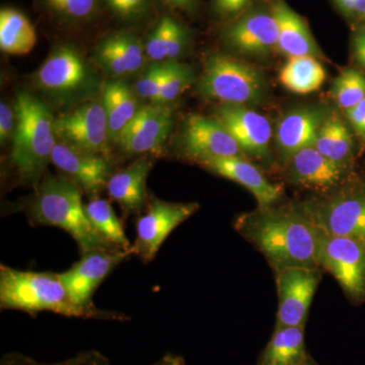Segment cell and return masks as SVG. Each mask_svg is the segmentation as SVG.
<instances>
[{"label": "cell", "instance_id": "cell-7", "mask_svg": "<svg viewBox=\"0 0 365 365\" xmlns=\"http://www.w3.org/2000/svg\"><path fill=\"white\" fill-rule=\"evenodd\" d=\"M199 208L200 206L195 202H169L162 199H151L137 217L132 255L138 257L143 263L155 260L169 235L195 215Z\"/></svg>", "mask_w": 365, "mask_h": 365}, {"label": "cell", "instance_id": "cell-46", "mask_svg": "<svg viewBox=\"0 0 365 365\" xmlns=\"http://www.w3.org/2000/svg\"><path fill=\"white\" fill-rule=\"evenodd\" d=\"M304 365H318L314 362V360L313 359H311V357H307V359L306 360V362H304Z\"/></svg>", "mask_w": 365, "mask_h": 365}, {"label": "cell", "instance_id": "cell-18", "mask_svg": "<svg viewBox=\"0 0 365 365\" xmlns=\"http://www.w3.org/2000/svg\"><path fill=\"white\" fill-rule=\"evenodd\" d=\"M198 163L203 169L249 190L260 209L273 207L284 195L281 185L269 181L258 168L242 157L209 158Z\"/></svg>", "mask_w": 365, "mask_h": 365}, {"label": "cell", "instance_id": "cell-24", "mask_svg": "<svg viewBox=\"0 0 365 365\" xmlns=\"http://www.w3.org/2000/svg\"><path fill=\"white\" fill-rule=\"evenodd\" d=\"M137 93L122 81H110L103 88L102 103L109 125L110 139L118 140L140 108Z\"/></svg>", "mask_w": 365, "mask_h": 365}, {"label": "cell", "instance_id": "cell-21", "mask_svg": "<svg viewBox=\"0 0 365 365\" xmlns=\"http://www.w3.org/2000/svg\"><path fill=\"white\" fill-rule=\"evenodd\" d=\"M289 160L292 180L307 188H333L344 175L345 168L322 155L314 146L299 151Z\"/></svg>", "mask_w": 365, "mask_h": 365}, {"label": "cell", "instance_id": "cell-17", "mask_svg": "<svg viewBox=\"0 0 365 365\" xmlns=\"http://www.w3.org/2000/svg\"><path fill=\"white\" fill-rule=\"evenodd\" d=\"M277 21L272 13L254 11L225 31V41L235 51L249 57H266L277 49Z\"/></svg>", "mask_w": 365, "mask_h": 365}, {"label": "cell", "instance_id": "cell-6", "mask_svg": "<svg viewBox=\"0 0 365 365\" xmlns=\"http://www.w3.org/2000/svg\"><path fill=\"white\" fill-rule=\"evenodd\" d=\"M130 256L132 252L123 250L90 252L81 255V260L64 272L59 273L74 306L88 312L95 319L126 321L125 314L98 309L93 304V297L106 278Z\"/></svg>", "mask_w": 365, "mask_h": 365}, {"label": "cell", "instance_id": "cell-10", "mask_svg": "<svg viewBox=\"0 0 365 365\" xmlns=\"http://www.w3.org/2000/svg\"><path fill=\"white\" fill-rule=\"evenodd\" d=\"M60 141L86 153L109 158V125L102 101H90L54 121Z\"/></svg>", "mask_w": 365, "mask_h": 365}, {"label": "cell", "instance_id": "cell-44", "mask_svg": "<svg viewBox=\"0 0 365 365\" xmlns=\"http://www.w3.org/2000/svg\"><path fill=\"white\" fill-rule=\"evenodd\" d=\"M354 1L355 0H336L338 6L347 14H354Z\"/></svg>", "mask_w": 365, "mask_h": 365}, {"label": "cell", "instance_id": "cell-38", "mask_svg": "<svg viewBox=\"0 0 365 365\" xmlns=\"http://www.w3.org/2000/svg\"><path fill=\"white\" fill-rule=\"evenodd\" d=\"M345 113L357 135L365 140V98Z\"/></svg>", "mask_w": 365, "mask_h": 365}, {"label": "cell", "instance_id": "cell-20", "mask_svg": "<svg viewBox=\"0 0 365 365\" xmlns=\"http://www.w3.org/2000/svg\"><path fill=\"white\" fill-rule=\"evenodd\" d=\"M274 18L277 21V49L288 58L294 56L322 57L318 45L312 36L311 31L304 19L295 13L283 0L273 4Z\"/></svg>", "mask_w": 365, "mask_h": 365}, {"label": "cell", "instance_id": "cell-15", "mask_svg": "<svg viewBox=\"0 0 365 365\" xmlns=\"http://www.w3.org/2000/svg\"><path fill=\"white\" fill-rule=\"evenodd\" d=\"M213 117L234 137L242 153L264 160L270 153L272 127L260 113L241 105H218Z\"/></svg>", "mask_w": 365, "mask_h": 365}, {"label": "cell", "instance_id": "cell-19", "mask_svg": "<svg viewBox=\"0 0 365 365\" xmlns=\"http://www.w3.org/2000/svg\"><path fill=\"white\" fill-rule=\"evenodd\" d=\"M153 165L150 157L137 158L125 169L113 173L108 181L106 190L120 206L124 217L140 213L145 208L148 202L146 182Z\"/></svg>", "mask_w": 365, "mask_h": 365}, {"label": "cell", "instance_id": "cell-45", "mask_svg": "<svg viewBox=\"0 0 365 365\" xmlns=\"http://www.w3.org/2000/svg\"><path fill=\"white\" fill-rule=\"evenodd\" d=\"M354 14L365 23V0H355Z\"/></svg>", "mask_w": 365, "mask_h": 365}, {"label": "cell", "instance_id": "cell-37", "mask_svg": "<svg viewBox=\"0 0 365 365\" xmlns=\"http://www.w3.org/2000/svg\"><path fill=\"white\" fill-rule=\"evenodd\" d=\"M16 127V110L11 109L6 102L0 104V141L6 143L14 137Z\"/></svg>", "mask_w": 365, "mask_h": 365}, {"label": "cell", "instance_id": "cell-35", "mask_svg": "<svg viewBox=\"0 0 365 365\" xmlns=\"http://www.w3.org/2000/svg\"><path fill=\"white\" fill-rule=\"evenodd\" d=\"M153 0H105L108 9L118 19L135 21L144 18L151 7Z\"/></svg>", "mask_w": 365, "mask_h": 365}, {"label": "cell", "instance_id": "cell-3", "mask_svg": "<svg viewBox=\"0 0 365 365\" xmlns=\"http://www.w3.org/2000/svg\"><path fill=\"white\" fill-rule=\"evenodd\" d=\"M14 110L16 127L9 162L19 181L38 184L58 143L55 119L42 101L26 91H19Z\"/></svg>", "mask_w": 365, "mask_h": 365}, {"label": "cell", "instance_id": "cell-11", "mask_svg": "<svg viewBox=\"0 0 365 365\" xmlns=\"http://www.w3.org/2000/svg\"><path fill=\"white\" fill-rule=\"evenodd\" d=\"M307 210L319 232L349 237L365 246V185L345 190L322 205Z\"/></svg>", "mask_w": 365, "mask_h": 365}, {"label": "cell", "instance_id": "cell-25", "mask_svg": "<svg viewBox=\"0 0 365 365\" xmlns=\"http://www.w3.org/2000/svg\"><path fill=\"white\" fill-rule=\"evenodd\" d=\"M309 357L304 344V326L275 328L258 365H294Z\"/></svg>", "mask_w": 365, "mask_h": 365}, {"label": "cell", "instance_id": "cell-30", "mask_svg": "<svg viewBox=\"0 0 365 365\" xmlns=\"http://www.w3.org/2000/svg\"><path fill=\"white\" fill-rule=\"evenodd\" d=\"M333 97L341 109L347 111L365 98V76L354 68H348L335 79Z\"/></svg>", "mask_w": 365, "mask_h": 365}, {"label": "cell", "instance_id": "cell-42", "mask_svg": "<svg viewBox=\"0 0 365 365\" xmlns=\"http://www.w3.org/2000/svg\"><path fill=\"white\" fill-rule=\"evenodd\" d=\"M109 365H112L110 362ZM150 365H187L186 361L182 357L179 355L173 354V353H168V354L163 355L157 361L153 362Z\"/></svg>", "mask_w": 365, "mask_h": 365}, {"label": "cell", "instance_id": "cell-33", "mask_svg": "<svg viewBox=\"0 0 365 365\" xmlns=\"http://www.w3.org/2000/svg\"><path fill=\"white\" fill-rule=\"evenodd\" d=\"M110 37L123 57L130 74L140 71L145 62L144 45L135 34L129 31L109 33Z\"/></svg>", "mask_w": 365, "mask_h": 365}, {"label": "cell", "instance_id": "cell-26", "mask_svg": "<svg viewBox=\"0 0 365 365\" xmlns=\"http://www.w3.org/2000/svg\"><path fill=\"white\" fill-rule=\"evenodd\" d=\"M37 44L35 26L25 14L14 7L0 11V49L13 55L30 53Z\"/></svg>", "mask_w": 365, "mask_h": 365}, {"label": "cell", "instance_id": "cell-31", "mask_svg": "<svg viewBox=\"0 0 365 365\" xmlns=\"http://www.w3.org/2000/svg\"><path fill=\"white\" fill-rule=\"evenodd\" d=\"M50 11L66 23H86L96 16L98 0H40Z\"/></svg>", "mask_w": 365, "mask_h": 365}, {"label": "cell", "instance_id": "cell-5", "mask_svg": "<svg viewBox=\"0 0 365 365\" xmlns=\"http://www.w3.org/2000/svg\"><path fill=\"white\" fill-rule=\"evenodd\" d=\"M265 90V78L257 67L220 54L206 60L198 85L202 97L220 105L253 104Z\"/></svg>", "mask_w": 365, "mask_h": 365}, {"label": "cell", "instance_id": "cell-39", "mask_svg": "<svg viewBox=\"0 0 365 365\" xmlns=\"http://www.w3.org/2000/svg\"><path fill=\"white\" fill-rule=\"evenodd\" d=\"M251 0H212L216 13L222 16H234L242 11Z\"/></svg>", "mask_w": 365, "mask_h": 365}, {"label": "cell", "instance_id": "cell-4", "mask_svg": "<svg viewBox=\"0 0 365 365\" xmlns=\"http://www.w3.org/2000/svg\"><path fill=\"white\" fill-rule=\"evenodd\" d=\"M0 309L20 311L35 318L43 312L66 318L95 319L74 306L59 273L19 270L0 265Z\"/></svg>", "mask_w": 365, "mask_h": 365}, {"label": "cell", "instance_id": "cell-40", "mask_svg": "<svg viewBox=\"0 0 365 365\" xmlns=\"http://www.w3.org/2000/svg\"><path fill=\"white\" fill-rule=\"evenodd\" d=\"M353 53L357 63L365 69V32L357 34L353 40Z\"/></svg>", "mask_w": 365, "mask_h": 365}, {"label": "cell", "instance_id": "cell-36", "mask_svg": "<svg viewBox=\"0 0 365 365\" xmlns=\"http://www.w3.org/2000/svg\"><path fill=\"white\" fill-rule=\"evenodd\" d=\"M83 352L85 351L78 352L74 356L54 364H43L21 353L11 352L1 357L0 365H78L83 359Z\"/></svg>", "mask_w": 365, "mask_h": 365}, {"label": "cell", "instance_id": "cell-43", "mask_svg": "<svg viewBox=\"0 0 365 365\" xmlns=\"http://www.w3.org/2000/svg\"><path fill=\"white\" fill-rule=\"evenodd\" d=\"M163 1L176 9L191 11L195 6L197 0H163Z\"/></svg>", "mask_w": 365, "mask_h": 365}, {"label": "cell", "instance_id": "cell-14", "mask_svg": "<svg viewBox=\"0 0 365 365\" xmlns=\"http://www.w3.org/2000/svg\"><path fill=\"white\" fill-rule=\"evenodd\" d=\"M173 116V110L167 105L155 103L141 107L120 134V148L128 155L160 153L172 130Z\"/></svg>", "mask_w": 365, "mask_h": 365}, {"label": "cell", "instance_id": "cell-1", "mask_svg": "<svg viewBox=\"0 0 365 365\" xmlns=\"http://www.w3.org/2000/svg\"><path fill=\"white\" fill-rule=\"evenodd\" d=\"M235 227L263 253L275 271L319 268V230L307 208L260 209L241 216Z\"/></svg>", "mask_w": 365, "mask_h": 365}, {"label": "cell", "instance_id": "cell-27", "mask_svg": "<svg viewBox=\"0 0 365 365\" xmlns=\"http://www.w3.org/2000/svg\"><path fill=\"white\" fill-rule=\"evenodd\" d=\"M326 78L325 67L314 56L289 57L279 72L281 85L299 95L319 91Z\"/></svg>", "mask_w": 365, "mask_h": 365}, {"label": "cell", "instance_id": "cell-29", "mask_svg": "<svg viewBox=\"0 0 365 365\" xmlns=\"http://www.w3.org/2000/svg\"><path fill=\"white\" fill-rule=\"evenodd\" d=\"M86 212L91 225L106 241L114 248L131 252L132 242L110 201L93 197L86 204Z\"/></svg>", "mask_w": 365, "mask_h": 365}, {"label": "cell", "instance_id": "cell-23", "mask_svg": "<svg viewBox=\"0 0 365 365\" xmlns=\"http://www.w3.org/2000/svg\"><path fill=\"white\" fill-rule=\"evenodd\" d=\"M188 41L186 26L177 19L165 14L150 29L144 50L146 56L153 61H175L186 49Z\"/></svg>", "mask_w": 365, "mask_h": 365}, {"label": "cell", "instance_id": "cell-41", "mask_svg": "<svg viewBox=\"0 0 365 365\" xmlns=\"http://www.w3.org/2000/svg\"><path fill=\"white\" fill-rule=\"evenodd\" d=\"M110 360L97 350H86L78 365H109Z\"/></svg>", "mask_w": 365, "mask_h": 365}, {"label": "cell", "instance_id": "cell-2", "mask_svg": "<svg viewBox=\"0 0 365 365\" xmlns=\"http://www.w3.org/2000/svg\"><path fill=\"white\" fill-rule=\"evenodd\" d=\"M24 210L31 225L66 232L76 242L81 255L118 250L91 225L83 201V190L68 178H45L38 184Z\"/></svg>", "mask_w": 365, "mask_h": 365}, {"label": "cell", "instance_id": "cell-12", "mask_svg": "<svg viewBox=\"0 0 365 365\" xmlns=\"http://www.w3.org/2000/svg\"><path fill=\"white\" fill-rule=\"evenodd\" d=\"M321 276L319 268L289 267L276 271L279 304L275 328L304 326Z\"/></svg>", "mask_w": 365, "mask_h": 365}, {"label": "cell", "instance_id": "cell-32", "mask_svg": "<svg viewBox=\"0 0 365 365\" xmlns=\"http://www.w3.org/2000/svg\"><path fill=\"white\" fill-rule=\"evenodd\" d=\"M193 81V72L191 68L176 61H169L167 76L158 104L167 105L168 103L177 100L191 85Z\"/></svg>", "mask_w": 365, "mask_h": 365}, {"label": "cell", "instance_id": "cell-22", "mask_svg": "<svg viewBox=\"0 0 365 365\" xmlns=\"http://www.w3.org/2000/svg\"><path fill=\"white\" fill-rule=\"evenodd\" d=\"M324 119L322 113L314 109L297 110L287 115L276 132L281 153L290 160L299 151L314 146Z\"/></svg>", "mask_w": 365, "mask_h": 365}, {"label": "cell", "instance_id": "cell-47", "mask_svg": "<svg viewBox=\"0 0 365 365\" xmlns=\"http://www.w3.org/2000/svg\"><path fill=\"white\" fill-rule=\"evenodd\" d=\"M307 359H306V360H307ZM304 362H306V361L302 362V364H294V365H304Z\"/></svg>", "mask_w": 365, "mask_h": 365}, {"label": "cell", "instance_id": "cell-28", "mask_svg": "<svg viewBox=\"0 0 365 365\" xmlns=\"http://www.w3.org/2000/svg\"><path fill=\"white\" fill-rule=\"evenodd\" d=\"M314 148L325 157L345 168L351 157V133L342 118L332 114L324 119L317 135Z\"/></svg>", "mask_w": 365, "mask_h": 365}, {"label": "cell", "instance_id": "cell-9", "mask_svg": "<svg viewBox=\"0 0 365 365\" xmlns=\"http://www.w3.org/2000/svg\"><path fill=\"white\" fill-rule=\"evenodd\" d=\"M34 81L44 93L62 98L86 93L96 79L81 53L73 46L61 45L50 53Z\"/></svg>", "mask_w": 365, "mask_h": 365}, {"label": "cell", "instance_id": "cell-13", "mask_svg": "<svg viewBox=\"0 0 365 365\" xmlns=\"http://www.w3.org/2000/svg\"><path fill=\"white\" fill-rule=\"evenodd\" d=\"M185 157L196 163L215 158L242 157L239 144L215 117L192 115L182 129Z\"/></svg>", "mask_w": 365, "mask_h": 365}, {"label": "cell", "instance_id": "cell-8", "mask_svg": "<svg viewBox=\"0 0 365 365\" xmlns=\"http://www.w3.org/2000/svg\"><path fill=\"white\" fill-rule=\"evenodd\" d=\"M318 262L319 268L332 274L350 299L365 302L364 244L349 237L327 235L319 230Z\"/></svg>", "mask_w": 365, "mask_h": 365}, {"label": "cell", "instance_id": "cell-34", "mask_svg": "<svg viewBox=\"0 0 365 365\" xmlns=\"http://www.w3.org/2000/svg\"><path fill=\"white\" fill-rule=\"evenodd\" d=\"M169 68V61L158 62L143 71L137 81L135 91L138 97L158 103L163 81Z\"/></svg>", "mask_w": 365, "mask_h": 365}, {"label": "cell", "instance_id": "cell-16", "mask_svg": "<svg viewBox=\"0 0 365 365\" xmlns=\"http://www.w3.org/2000/svg\"><path fill=\"white\" fill-rule=\"evenodd\" d=\"M51 163L64 177L93 197L106 189L113 174L109 158L79 150L61 141L55 146Z\"/></svg>", "mask_w": 365, "mask_h": 365}]
</instances>
